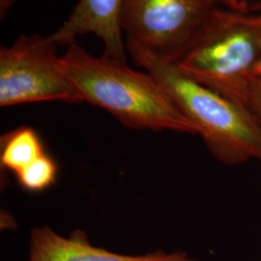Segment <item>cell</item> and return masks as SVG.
<instances>
[{"label": "cell", "mask_w": 261, "mask_h": 261, "mask_svg": "<svg viewBox=\"0 0 261 261\" xmlns=\"http://www.w3.org/2000/svg\"><path fill=\"white\" fill-rule=\"evenodd\" d=\"M256 75H261V64L259 67H258V69H257V71H256Z\"/></svg>", "instance_id": "obj_13"}, {"label": "cell", "mask_w": 261, "mask_h": 261, "mask_svg": "<svg viewBox=\"0 0 261 261\" xmlns=\"http://www.w3.org/2000/svg\"><path fill=\"white\" fill-rule=\"evenodd\" d=\"M219 0H124L123 31L153 54L176 63Z\"/></svg>", "instance_id": "obj_5"}, {"label": "cell", "mask_w": 261, "mask_h": 261, "mask_svg": "<svg viewBox=\"0 0 261 261\" xmlns=\"http://www.w3.org/2000/svg\"><path fill=\"white\" fill-rule=\"evenodd\" d=\"M251 19H252V22L254 23V25L258 28L261 31V15H251Z\"/></svg>", "instance_id": "obj_11"}, {"label": "cell", "mask_w": 261, "mask_h": 261, "mask_svg": "<svg viewBox=\"0 0 261 261\" xmlns=\"http://www.w3.org/2000/svg\"><path fill=\"white\" fill-rule=\"evenodd\" d=\"M61 62L84 102L110 112L132 130H171L198 135L163 85L148 72L136 71L111 56H93L76 42Z\"/></svg>", "instance_id": "obj_1"}, {"label": "cell", "mask_w": 261, "mask_h": 261, "mask_svg": "<svg viewBox=\"0 0 261 261\" xmlns=\"http://www.w3.org/2000/svg\"><path fill=\"white\" fill-rule=\"evenodd\" d=\"M126 47L137 65L153 75L180 112L195 124L208 150L224 165L261 163V126L242 106L183 74L132 38Z\"/></svg>", "instance_id": "obj_2"}, {"label": "cell", "mask_w": 261, "mask_h": 261, "mask_svg": "<svg viewBox=\"0 0 261 261\" xmlns=\"http://www.w3.org/2000/svg\"><path fill=\"white\" fill-rule=\"evenodd\" d=\"M261 64V31L251 15L219 7L175 63L196 83L226 96Z\"/></svg>", "instance_id": "obj_3"}, {"label": "cell", "mask_w": 261, "mask_h": 261, "mask_svg": "<svg viewBox=\"0 0 261 261\" xmlns=\"http://www.w3.org/2000/svg\"><path fill=\"white\" fill-rule=\"evenodd\" d=\"M46 154L36 130L28 126L10 130L1 137V168L17 174Z\"/></svg>", "instance_id": "obj_8"}, {"label": "cell", "mask_w": 261, "mask_h": 261, "mask_svg": "<svg viewBox=\"0 0 261 261\" xmlns=\"http://www.w3.org/2000/svg\"><path fill=\"white\" fill-rule=\"evenodd\" d=\"M124 0H79L70 16L50 37L60 47L92 33L103 42L106 56L127 62L121 23Z\"/></svg>", "instance_id": "obj_6"}, {"label": "cell", "mask_w": 261, "mask_h": 261, "mask_svg": "<svg viewBox=\"0 0 261 261\" xmlns=\"http://www.w3.org/2000/svg\"><path fill=\"white\" fill-rule=\"evenodd\" d=\"M51 39L21 35L0 47V107L39 102L83 103Z\"/></svg>", "instance_id": "obj_4"}, {"label": "cell", "mask_w": 261, "mask_h": 261, "mask_svg": "<svg viewBox=\"0 0 261 261\" xmlns=\"http://www.w3.org/2000/svg\"><path fill=\"white\" fill-rule=\"evenodd\" d=\"M227 2H228V4H229V3H231V4L235 5V4H236V2H237V0H227Z\"/></svg>", "instance_id": "obj_12"}, {"label": "cell", "mask_w": 261, "mask_h": 261, "mask_svg": "<svg viewBox=\"0 0 261 261\" xmlns=\"http://www.w3.org/2000/svg\"><path fill=\"white\" fill-rule=\"evenodd\" d=\"M28 261H196L184 252H157L125 255L94 247L87 235L76 230L66 238L48 226L32 229Z\"/></svg>", "instance_id": "obj_7"}, {"label": "cell", "mask_w": 261, "mask_h": 261, "mask_svg": "<svg viewBox=\"0 0 261 261\" xmlns=\"http://www.w3.org/2000/svg\"><path fill=\"white\" fill-rule=\"evenodd\" d=\"M226 98L242 106L261 126V75L246 77Z\"/></svg>", "instance_id": "obj_10"}, {"label": "cell", "mask_w": 261, "mask_h": 261, "mask_svg": "<svg viewBox=\"0 0 261 261\" xmlns=\"http://www.w3.org/2000/svg\"><path fill=\"white\" fill-rule=\"evenodd\" d=\"M15 175L22 189L42 192L56 182L57 166L53 159L44 154Z\"/></svg>", "instance_id": "obj_9"}]
</instances>
